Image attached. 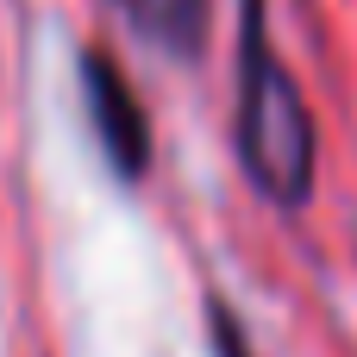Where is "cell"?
Segmentation results:
<instances>
[{
    "mask_svg": "<svg viewBox=\"0 0 357 357\" xmlns=\"http://www.w3.org/2000/svg\"><path fill=\"white\" fill-rule=\"evenodd\" d=\"M238 163L264 201L301 213L314 201V113L289 63L276 56L264 0H238Z\"/></svg>",
    "mask_w": 357,
    "mask_h": 357,
    "instance_id": "cell-1",
    "label": "cell"
},
{
    "mask_svg": "<svg viewBox=\"0 0 357 357\" xmlns=\"http://www.w3.org/2000/svg\"><path fill=\"white\" fill-rule=\"evenodd\" d=\"M82 100H88V119H94V138L113 163L119 182H138L151 169V119L126 82V69L113 63V50L88 44L82 50Z\"/></svg>",
    "mask_w": 357,
    "mask_h": 357,
    "instance_id": "cell-2",
    "label": "cell"
},
{
    "mask_svg": "<svg viewBox=\"0 0 357 357\" xmlns=\"http://www.w3.org/2000/svg\"><path fill=\"white\" fill-rule=\"evenodd\" d=\"M138 38H151L169 56H195L207 44V6L213 0H113Z\"/></svg>",
    "mask_w": 357,
    "mask_h": 357,
    "instance_id": "cell-3",
    "label": "cell"
}]
</instances>
